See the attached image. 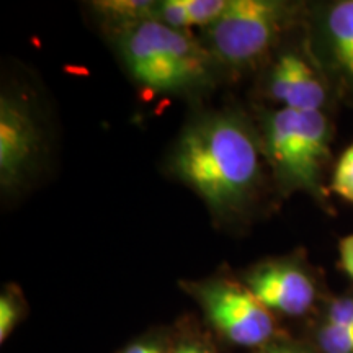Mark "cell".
I'll use <instances>...</instances> for the list:
<instances>
[{"label": "cell", "instance_id": "6da1fadb", "mask_svg": "<svg viewBox=\"0 0 353 353\" xmlns=\"http://www.w3.org/2000/svg\"><path fill=\"white\" fill-rule=\"evenodd\" d=\"M259 132L239 113L203 114L185 128L170 157L180 182L216 216L241 213L262 180Z\"/></svg>", "mask_w": 353, "mask_h": 353}, {"label": "cell", "instance_id": "7a4b0ae2", "mask_svg": "<svg viewBox=\"0 0 353 353\" xmlns=\"http://www.w3.org/2000/svg\"><path fill=\"white\" fill-rule=\"evenodd\" d=\"M257 132L262 157L281 195L306 193L322 210L332 213L325 176L334 125L327 113L265 110Z\"/></svg>", "mask_w": 353, "mask_h": 353}, {"label": "cell", "instance_id": "3957f363", "mask_svg": "<svg viewBox=\"0 0 353 353\" xmlns=\"http://www.w3.org/2000/svg\"><path fill=\"white\" fill-rule=\"evenodd\" d=\"M112 33L128 74L151 95L192 94L213 79L218 63L190 32L145 20Z\"/></svg>", "mask_w": 353, "mask_h": 353}, {"label": "cell", "instance_id": "277c9868", "mask_svg": "<svg viewBox=\"0 0 353 353\" xmlns=\"http://www.w3.org/2000/svg\"><path fill=\"white\" fill-rule=\"evenodd\" d=\"M303 10L299 3L281 0H231L224 15L206 28L205 48L218 64L249 68L303 19Z\"/></svg>", "mask_w": 353, "mask_h": 353}, {"label": "cell", "instance_id": "5b68a950", "mask_svg": "<svg viewBox=\"0 0 353 353\" xmlns=\"http://www.w3.org/2000/svg\"><path fill=\"white\" fill-rule=\"evenodd\" d=\"M183 286L216 332L232 345L260 350L280 339L275 314L242 281L206 278Z\"/></svg>", "mask_w": 353, "mask_h": 353}, {"label": "cell", "instance_id": "8992f818", "mask_svg": "<svg viewBox=\"0 0 353 353\" xmlns=\"http://www.w3.org/2000/svg\"><path fill=\"white\" fill-rule=\"evenodd\" d=\"M242 283L275 316L304 317L316 312L325 298L316 268L296 252L254 265Z\"/></svg>", "mask_w": 353, "mask_h": 353}, {"label": "cell", "instance_id": "52a82bcc", "mask_svg": "<svg viewBox=\"0 0 353 353\" xmlns=\"http://www.w3.org/2000/svg\"><path fill=\"white\" fill-rule=\"evenodd\" d=\"M306 43L332 94L353 105V0L317 6L307 19Z\"/></svg>", "mask_w": 353, "mask_h": 353}, {"label": "cell", "instance_id": "ba28073f", "mask_svg": "<svg viewBox=\"0 0 353 353\" xmlns=\"http://www.w3.org/2000/svg\"><path fill=\"white\" fill-rule=\"evenodd\" d=\"M265 92L278 108L296 112H325L332 95L306 41L304 48L278 52L265 77Z\"/></svg>", "mask_w": 353, "mask_h": 353}, {"label": "cell", "instance_id": "9c48e42d", "mask_svg": "<svg viewBox=\"0 0 353 353\" xmlns=\"http://www.w3.org/2000/svg\"><path fill=\"white\" fill-rule=\"evenodd\" d=\"M39 130L25 101L3 95L0 100V185L19 188L39 154Z\"/></svg>", "mask_w": 353, "mask_h": 353}, {"label": "cell", "instance_id": "30bf717a", "mask_svg": "<svg viewBox=\"0 0 353 353\" xmlns=\"http://www.w3.org/2000/svg\"><path fill=\"white\" fill-rule=\"evenodd\" d=\"M307 334L317 353H353V288L325 294Z\"/></svg>", "mask_w": 353, "mask_h": 353}, {"label": "cell", "instance_id": "8fae6325", "mask_svg": "<svg viewBox=\"0 0 353 353\" xmlns=\"http://www.w3.org/2000/svg\"><path fill=\"white\" fill-rule=\"evenodd\" d=\"M92 6L101 20L112 26V32L139 21L156 20L157 2L149 0H100Z\"/></svg>", "mask_w": 353, "mask_h": 353}, {"label": "cell", "instance_id": "7c38bea8", "mask_svg": "<svg viewBox=\"0 0 353 353\" xmlns=\"http://www.w3.org/2000/svg\"><path fill=\"white\" fill-rule=\"evenodd\" d=\"M25 311L26 306L20 290L8 285L0 296V342L3 343L10 337L23 319Z\"/></svg>", "mask_w": 353, "mask_h": 353}, {"label": "cell", "instance_id": "4fadbf2b", "mask_svg": "<svg viewBox=\"0 0 353 353\" xmlns=\"http://www.w3.org/2000/svg\"><path fill=\"white\" fill-rule=\"evenodd\" d=\"M329 190L353 205V144L339 157L330 175Z\"/></svg>", "mask_w": 353, "mask_h": 353}, {"label": "cell", "instance_id": "5bb4252c", "mask_svg": "<svg viewBox=\"0 0 353 353\" xmlns=\"http://www.w3.org/2000/svg\"><path fill=\"white\" fill-rule=\"evenodd\" d=\"M229 2L231 0H185L190 23H192V26L210 28L224 15V12L229 7Z\"/></svg>", "mask_w": 353, "mask_h": 353}, {"label": "cell", "instance_id": "9a60e30c", "mask_svg": "<svg viewBox=\"0 0 353 353\" xmlns=\"http://www.w3.org/2000/svg\"><path fill=\"white\" fill-rule=\"evenodd\" d=\"M156 21H161L162 25L169 26V28L183 30V32H188L192 28L185 0H161V2H157Z\"/></svg>", "mask_w": 353, "mask_h": 353}, {"label": "cell", "instance_id": "2e32d148", "mask_svg": "<svg viewBox=\"0 0 353 353\" xmlns=\"http://www.w3.org/2000/svg\"><path fill=\"white\" fill-rule=\"evenodd\" d=\"M257 353H317L314 348H312L306 342H294L290 341V339H276L275 342H272L270 345L260 348Z\"/></svg>", "mask_w": 353, "mask_h": 353}, {"label": "cell", "instance_id": "e0dca14e", "mask_svg": "<svg viewBox=\"0 0 353 353\" xmlns=\"http://www.w3.org/2000/svg\"><path fill=\"white\" fill-rule=\"evenodd\" d=\"M121 353H170V350L159 339L144 337L132 342Z\"/></svg>", "mask_w": 353, "mask_h": 353}, {"label": "cell", "instance_id": "ac0fdd59", "mask_svg": "<svg viewBox=\"0 0 353 353\" xmlns=\"http://www.w3.org/2000/svg\"><path fill=\"white\" fill-rule=\"evenodd\" d=\"M339 265L341 270L353 281V234L339 242Z\"/></svg>", "mask_w": 353, "mask_h": 353}, {"label": "cell", "instance_id": "d6986e66", "mask_svg": "<svg viewBox=\"0 0 353 353\" xmlns=\"http://www.w3.org/2000/svg\"><path fill=\"white\" fill-rule=\"evenodd\" d=\"M170 353H214L205 342L196 337H185L172 348Z\"/></svg>", "mask_w": 353, "mask_h": 353}]
</instances>
